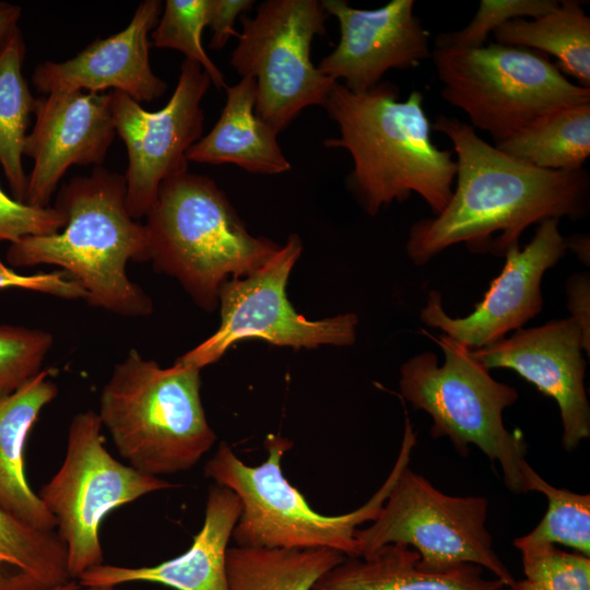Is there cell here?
<instances>
[{
    "instance_id": "obj_14",
    "label": "cell",
    "mask_w": 590,
    "mask_h": 590,
    "mask_svg": "<svg viewBox=\"0 0 590 590\" xmlns=\"http://www.w3.org/2000/svg\"><path fill=\"white\" fill-rule=\"evenodd\" d=\"M558 223L557 219L543 221L529 244L522 249L518 245L508 250L500 274L471 314L462 318L449 316L440 293L430 291L420 312L422 322L440 329L470 350L481 349L522 328L542 310L541 282L545 271L567 250Z\"/></svg>"
},
{
    "instance_id": "obj_26",
    "label": "cell",
    "mask_w": 590,
    "mask_h": 590,
    "mask_svg": "<svg viewBox=\"0 0 590 590\" xmlns=\"http://www.w3.org/2000/svg\"><path fill=\"white\" fill-rule=\"evenodd\" d=\"M495 146L540 168L581 169L590 155V103L553 111Z\"/></svg>"
},
{
    "instance_id": "obj_41",
    "label": "cell",
    "mask_w": 590,
    "mask_h": 590,
    "mask_svg": "<svg viewBox=\"0 0 590 590\" xmlns=\"http://www.w3.org/2000/svg\"><path fill=\"white\" fill-rule=\"evenodd\" d=\"M83 590H122L118 588V586L114 587H90V588H83Z\"/></svg>"
},
{
    "instance_id": "obj_23",
    "label": "cell",
    "mask_w": 590,
    "mask_h": 590,
    "mask_svg": "<svg viewBox=\"0 0 590 590\" xmlns=\"http://www.w3.org/2000/svg\"><path fill=\"white\" fill-rule=\"evenodd\" d=\"M497 44L551 55L565 75L590 88V17L579 1L562 0L534 19H512L493 32Z\"/></svg>"
},
{
    "instance_id": "obj_5",
    "label": "cell",
    "mask_w": 590,
    "mask_h": 590,
    "mask_svg": "<svg viewBox=\"0 0 590 590\" xmlns=\"http://www.w3.org/2000/svg\"><path fill=\"white\" fill-rule=\"evenodd\" d=\"M199 368L176 359L163 368L131 349L99 394L98 418L129 465L153 475L193 468L216 434L201 401Z\"/></svg>"
},
{
    "instance_id": "obj_7",
    "label": "cell",
    "mask_w": 590,
    "mask_h": 590,
    "mask_svg": "<svg viewBox=\"0 0 590 590\" xmlns=\"http://www.w3.org/2000/svg\"><path fill=\"white\" fill-rule=\"evenodd\" d=\"M444 353L438 365L433 352L414 355L400 368V391L414 410L433 418L430 435L448 437L461 456L476 446L491 462L500 464L505 485L515 494L529 492L523 469L527 444L519 430L509 432L503 411L518 399L517 389L495 380L472 350L441 334L434 337Z\"/></svg>"
},
{
    "instance_id": "obj_40",
    "label": "cell",
    "mask_w": 590,
    "mask_h": 590,
    "mask_svg": "<svg viewBox=\"0 0 590 590\" xmlns=\"http://www.w3.org/2000/svg\"><path fill=\"white\" fill-rule=\"evenodd\" d=\"M48 590H83V588L79 585L78 580L72 579L69 582L48 589Z\"/></svg>"
},
{
    "instance_id": "obj_18",
    "label": "cell",
    "mask_w": 590,
    "mask_h": 590,
    "mask_svg": "<svg viewBox=\"0 0 590 590\" xmlns=\"http://www.w3.org/2000/svg\"><path fill=\"white\" fill-rule=\"evenodd\" d=\"M161 13L160 0L140 2L122 31L95 39L63 62L37 64L32 75L33 85L45 95L56 91L103 93L113 88L138 103L161 97L167 83L153 72L149 58L150 32Z\"/></svg>"
},
{
    "instance_id": "obj_15",
    "label": "cell",
    "mask_w": 590,
    "mask_h": 590,
    "mask_svg": "<svg viewBox=\"0 0 590 590\" xmlns=\"http://www.w3.org/2000/svg\"><path fill=\"white\" fill-rule=\"evenodd\" d=\"M582 333L570 318L518 329L477 350L474 358L486 369L509 368L558 405L566 451L590 436V404L585 387Z\"/></svg>"
},
{
    "instance_id": "obj_22",
    "label": "cell",
    "mask_w": 590,
    "mask_h": 590,
    "mask_svg": "<svg viewBox=\"0 0 590 590\" xmlns=\"http://www.w3.org/2000/svg\"><path fill=\"white\" fill-rule=\"evenodd\" d=\"M420 554L406 544L391 543L366 557L346 556L315 583L312 590H504L483 568L461 564L440 573L423 570Z\"/></svg>"
},
{
    "instance_id": "obj_36",
    "label": "cell",
    "mask_w": 590,
    "mask_h": 590,
    "mask_svg": "<svg viewBox=\"0 0 590 590\" xmlns=\"http://www.w3.org/2000/svg\"><path fill=\"white\" fill-rule=\"evenodd\" d=\"M567 307L570 318L579 326L583 347L590 353V279L588 272L577 273L567 280Z\"/></svg>"
},
{
    "instance_id": "obj_2",
    "label": "cell",
    "mask_w": 590,
    "mask_h": 590,
    "mask_svg": "<svg viewBox=\"0 0 590 590\" xmlns=\"http://www.w3.org/2000/svg\"><path fill=\"white\" fill-rule=\"evenodd\" d=\"M423 101L420 91L399 101V88L390 82L358 93L337 82L323 106L339 130L323 144L352 156L347 181L369 215L411 193L422 197L434 215L451 199L457 162L433 142Z\"/></svg>"
},
{
    "instance_id": "obj_21",
    "label": "cell",
    "mask_w": 590,
    "mask_h": 590,
    "mask_svg": "<svg viewBox=\"0 0 590 590\" xmlns=\"http://www.w3.org/2000/svg\"><path fill=\"white\" fill-rule=\"evenodd\" d=\"M226 102L211 131L187 152L188 162L232 164L246 172L278 175L291 169L278 134L255 113L257 85L251 76H241L227 86Z\"/></svg>"
},
{
    "instance_id": "obj_39",
    "label": "cell",
    "mask_w": 590,
    "mask_h": 590,
    "mask_svg": "<svg viewBox=\"0 0 590 590\" xmlns=\"http://www.w3.org/2000/svg\"><path fill=\"white\" fill-rule=\"evenodd\" d=\"M508 590H545L527 579L515 581L512 585L508 587Z\"/></svg>"
},
{
    "instance_id": "obj_19",
    "label": "cell",
    "mask_w": 590,
    "mask_h": 590,
    "mask_svg": "<svg viewBox=\"0 0 590 590\" xmlns=\"http://www.w3.org/2000/svg\"><path fill=\"white\" fill-rule=\"evenodd\" d=\"M240 514L238 496L214 483L208 489L202 528L185 553L154 566L102 564L85 570L76 580L82 588L143 581L175 590H229L226 552Z\"/></svg>"
},
{
    "instance_id": "obj_37",
    "label": "cell",
    "mask_w": 590,
    "mask_h": 590,
    "mask_svg": "<svg viewBox=\"0 0 590 590\" xmlns=\"http://www.w3.org/2000/svg\"><path fill=\"white\" fill-rule=\"evenodd\" d=\"M22 8L7 1H0V54L19 30Z\"/></svg>"
},
{
    "instance_id": "obj_6",
    "label": "cell",
    "mask_w": 590,
    "mask_h": 590,
    "mask_svg": "<svg viewBox=\"0 0 590 590\" xmlns=\"http://www.w3.org/2000/svg\"><path fill=\"white\" fill-rule=\"evenodd\" d=\"M415 444L416 434L410 418L405 417L401 448L384 484L363 506L335 516L315 511L284 476L281 461L292 442L280 435L267 437L268 457L257 467L246 464L222 441L204 464L203 472L215 484L233 491L240 500L241 514L232 534L237 546L330 548L349 557H359L355 532L377 517L397 476L409 465Z\"/></svg>"
},
{
    "instance_id": "obj_3",
    "label": "cell",
    "mask_w": 590,
    "mask_h": 590,
    "mask_svg": "<svg viewBox=\"0 0 590 590\" xmlns=\"http://www.w3.org/2000/svg\"><path fill=\"white\" fill-rule=\"evenodd\" d=\"M55 208L64 216L63 231L10 244L9 267L56 266L90 305L130 318L151 315L152 299L127 274L129 261H150V252L144 224L127 210L123 175L96 166L64 184Z\"/></svg>"
},
{
    "instance_id": "obj_16",
    "label": "cell",
    "mask_w": 590,
    "mask_h": 590,
    "mask_svg": "<svg viewBox=\"0 0 590 590\" xmlns=\"http://www.w3.org/2000/svg\"><path fill=\"white\" fill-rule=\"evenodd\" d=\"M413 0H391L363 10L344 0H322L327 14L340 27L335 48L317 67L347 90L365 92L391 69H410L432 58L429 32L414 13Z\"/></svg>"
},
{
    "instance_id": "obj_34",
    "label": "cell",
    "mask_w": 590,
    "mask_h": 590,
    "mask_svg": "<svg viewBox=\"0 0 590 590\" xmlns=\"http://www.w3.org/2000/svg\"><path fill=\"white\" fill-rule=\"evenodd\" d=\"M22 288L66 299H85L83 288L63 271L23 275L0 258V290Z\"/></svg>"
},
{
    "instance_id": "obj_10",
    "label": "cell",
    "mask_w": 590,
    "mask_h": 590,
    "mask_svg": "<svg viewBox=\"0 0 590 590\" xmlns=\"http://www.w3.org/2000/svg\"><path fill=\"white\" fill-rule=\"evenodd\" d=\"M97 412L76 413L69 425L63 461L38 496L56 520L72 579L104 564V518L150 493L177 485L119 462L105 447Z\"/></svg>"
},
{
    "instance_id": "obj_4",
    "label": "cell",
    "mask_w": 590,
    "mask_h": 590,
    "mask_svg": "<svg viewBox=\"0 0 590 590\" xmlns=\"http://www.w3.org/2000/svg\"><path fill=\"white\" fill-rule=\"evenodd\" d=\"M144 224L150 261L211 312L222 285L263 267L281 246L252 236L209 177L186 172L165 180Z\"/></svg>"
},
{
    "instance_id": "obj_25",
    "label": "cell",
    "mask_w": 590,
    "mask_h": 590,
    "mask_svg": "<svg viewBox=\"0 0 590 590\" xmlns=\"http://www.w3.org/2000/svg\"><path fill=\"white\" fill-rule=\"evenodd\" d=\"M346 556L330 548L232 546L226 552L229 590H312Z\"/></svg>"
},
{
    "instance_id": "obj_32",
    "label": "cell",
    "mask_w": 590,
    "mask_h": 590,
    "mask_svg": "<svg viewBox=\"0 0 590 590\" xmlns=\"http://www.w3.org/2000/svg\"><path fill=\"white\" fill-rule=\"evenodd\" d=\"M526 579L545 590H590V558L554 544L522 547Z\"/></svg>"
},
{
    "instance_id": "obj_28",
    "label": "cell",
    "mask_w": 590,
    "mask_h": 590,
    "mask_svg": "<svg viewBox=\"0 0 590 590\" xmlns=\"http://www.w3.org/2000/svg\"><path fill=\"white\" fill-rule=\"evenodd\" d=\"M523 476L529 492L547 498V510L539 524L528 534L517 538L514 545L522 547L563 544L589 557L590 555V495L557 488L543 480L528 463Z\"/></svg>"
},
{
    "instance_id": "obj_33",
    "label": "cell",
    "mask_w": 590,
    "mask_h": 590,
    "mask_svg": "<svg viewBox=\"0 0 590 590\" xmlns=\"http://www.w3.org/2000/svg\"><path fill=\"white\" fill-rule=\"evenodd\" d=\"M63 214L55 206L37 208L9 197L0 187V241L50 235L63 228Z\"/></svg>"
},
{
    "instance_id": "obj_30",
    "label": "cell",
    "mask_w": 590,
    "mask_h": 590,
    "mask_svg": "<svg viewBox=\"0 0 590 590\" xmlns=\"http://www.w3.org/2000/svg\"><path fill=\"white\" fill-rule=\"evenodd\" d=\"M52 345L54 337L48 331L0 324V399L42 371Z\"/></svg>"
},
{
    "instance_id": "obj_27",
    "label": "cell",
    "mask_w": 590,
    "mask_h": 590,
    "mask_svg": "<svg viewBox=\"0 0 590 590\" xmlns=\"http://www.w3.org/2000/svg\"><path fill=\"white\" fill-rule=\"evenodd\" d=\"M26 47L19 28L0 54V165L12 197L24 202L27 175L23 145L36 99L23 75Z\"/></svg>"
},
{
    "instance_id": "obj_13",
    "label": "cell",
    "mask_w": 590,
    "mask_h": 590,
    "mask_svg": "<svg viewBox=\"0 0 590 590\" xmlns=\"http://www.w3.org/2000/svg\"><path fill=\"white\" fill-rule=\"evenodd\" d=\"M210 84L202 67L185 58L175 91L160 110H145L126 93L109 92L115 130L128 153L123 177L132 219L146 216L165 180L188 172L186 154L201 139V101Z\"/></svg>"
},
{
    "instance_id": "obj_1",
    "label": "cell",
    "mask_w": 590,
    "mask_h": 590,
    "mask_svg": "<svg viewBox=\"0 0 590 590\" xmlns=\"http://www.w3.org/2000/svg\"><path fill=\"white\" fill-rule=\"evenodd\" d=\"M432 129L452 142L456 184L441 213L412 225L405 248L415 264H425L458 244H465L471 252L505 257L529 226L588 215L587 169L533 166L489 144L457 118L439 115Z\"/></svg>"
},
{
    "instance_id": "obj_35",
    "label": "cell",
    "mask_w": 590,
    "mask_h": 590,
    "mask_svg": "<svg viewBox=\"0 0 590 590\" xmlns=\"http://www.w3.org/2000/svg\"><path fill=\"white\" fill-rule=\"evenodd\" d=\"M255 4L253 0H208L206 26L212 31L211 49H222L232 36L238 37L236 19Z\"/></svg>"
},
{
    "instance_id": "obj_17",
    "label": "cell",
    "mask_w": 590,
    "mask_h": 590,
    "mask_svg": "<svg viewBox=\"0 0 590 590\" xmlns=\"http://www.w3.org/2000/svg\"><path fill=\"white\" fill-rule=\"evenodd\" d=\"M34 115L23 145L34 161L24 203L46 208L70 166H101L116 130L109 93L51 92L36 99Z\"/></svg>"
},
{
    "instance_id": "obj_8",
    "label": "cell",
    "mask_w": 590,
    "mask_h": 590,
    "mask_svg": "<svg viewBox=\"0 0 590 590\" xmlns=\"http://www.w3.org/2000/svg\"><path fill=\"white\" fill-rule=\"evenodd\" d=\"M441 96L461 109L494 145L562 108L590 103V88L570 82L547 56L489 43L477 48L434 46Z\"/></svg>"
},
{
    "instance_id": "obj_24",
    "label": "cell",
    "mask_w": 590,
    "mask_h": 590,
    "mask_svg": "<svg viewBox=\"0 0 590 590\" xmlns=\"http://www.w3.org/2000/svg\"><path fill=\"white\" fill-rule=\"evenodd\" d=\"M70 580L57 531L36 529L0 510V590H48Z\"/></svg>"
},
{
    "instance_id": "obj_29",
    "label": "cell",
    "mask_w": 590,
    "mask_h": 590,
    "mask_svg": "<svg viewBox=\"0 0 590 590\" xmlns=\"http://www.w3.org/2000/svg\"><path fill=\"white\" fill-rule=\"evenodd\" d=\"M208 0H166L162 17L150 35L151 46L182 52L199 63L219 90L228 85L205 52L201 35L206 26Z\"/></svg>"
},
{
    "instance_id": "obj_38",
    "label": "cell",
    "mask_w": 590,
    "mask_h": 590,
    "mask_svg": "<svg viewBox=\"0 0 590 590\" xmlns=\"http://www.w3.org/2000/svg\"><path fill=\"white\" fill-rule=\"evenodd\" d=\"M566 248L571 250L577 259L583 264L589 266L590 261V240L588 234H575L565 238Z\"/></svg>"
},
{
    "instance_id": "obj_20",
    "label": "cell",
    "mask_w": 590,
    "mask_h": 590,
    "mask_svg": "<svg viewBox=\"0 0 590 590\" xmlns=\"http://www.w3.org/2000/svg\"><path fill=\"white\" fill-rule=\"evenodd\" d=\"M48 370H42L12 394L0 399V510L40 530L56 520L25 474V445L43 409L58 396Z\"/></svg>"
},
{
    "instance_id": "obj_9",
    "label": "cell",
    "mask_w": 590,
    "mask_h": 590,
    "mask_svg": "<svg viewBox=\"0 0 590 590\" xmlns=\"http://www.w3.org/2000/svg\"><path fill=\"white\" fill-rule=\"evenodd\" d=\"M488 500L482 496H450L404 467L377 517L358 528L359 557L384 545L406 544L421 556L423 570L440 573L461 564L489 570L507 587L516 580L493 547L485 527Z\"/></svg>"
},
{
    "instance_id": "obj_12",
    "label": "cell",
    "mask_w": 590,
    "mask_h": 590,
    "mask_svg": "<svg viewBox=\"0 0 590 590\" xmlns=\"http://www.w3.org/2000/svg\"><path fill=\"white\" fill-rule=\"evenodd\" d=\"M302 250L300 238L291 234L263 267L226 281L219 293V329L177 361L202 369L237 342L255 339L293 349L352 345L358 323L355 314L308 320L287 299V281Z\"/></svg>"
},
{
    "instance_id": "obj_11",
    "label": "cell",
    "mask_w": 590,
    "mask_h": 590,
    "mask_svg": "<svg viewBox=\"0 0 590 590\" xmlns=\"http://www.w3.org/2000/svg\"><path fill=\"white\" fill-rule=\"evenodd\" d=\"M327 15L318 0H266L253 16L240 17L231 64L256 80L255 113L276 133L303 109L323 107L337 84L310 59L315 36L326 33Z\"/></svg>"
},
{
    "instance_id": "obj_31",
    "label": "cell",
    "mask_w": 590,
    "mask_h": 590,
    "mask_svg": "<svg viewBox=\"0 0 590 590\" xmlns=\"http://www.w3.org/2000/svg\"><path fill=\"white\" fill-rule=\"evenodd\" d=\"M557 0H481L471 22L461 30L441 33L434 46L477 48L488 34L504 23L519 17H539L555 9Z\"/></svg>"
}]
</instances>
